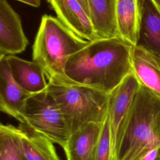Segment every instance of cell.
Listing matches in <instances>:
<instances>
[{"instance_id": "obj_12", "label": "cell", "mask_w": 160, "mask_h": 160, "mask_svg": "<svg viewBox=\"0 0 160 160\" xmlns=\"http://www.w3.org/2000/svg\"><path fill=\"white\" fill-rule=\"evenodd\" d=\"M7 60L14 80L28 93L32 94L46 89V77L42 68L38 62L15 55H7Z\"/></svg>"}, {"instance_id": "obj_23", "label": "cell", "mask_w": 160, "mask_h": 160, "mask_svg": "<svg viewBox=\"0 0 160 160\" xmlns=\"http://www.w3.org/2000/svg\"><path fill=\"white\" fill-rule=\"evenodd\" d=\"M2 123L0 122V126H2Z\"/></svg>"}, {"instance_id": "obj_10", "label": "cell", "mask_w": 160, "mask_h": 160, "mask_svg": "<svg viewBox=\"0 0 160 160\" xmlns=\"http://www.w3.org/2000/svg\"><path fill=\"white\" fill-rule=\"evenodd\" d=\"M132 73L141 85L160 96V56L137 44L131 49Z\"/></svg>"}, {"instance_id": "obj_4", "label": "cell", "mask_w": 160, "mask_h": 160, "mask_svg": "<svg viewBox=\"0 0 160 160\" xmlns=\"http://www.w3.org/2000/svg\"><path fill=\"white\" fill-rule=\"evenodd\" d=\"M85 40L66 27L58 18L44 14L32 45V61L43 69L48 79L64 75L69 58L84 47Z\"/></svg>"}, {"instance_id": "obj_21", "label": "cell", "mask_w": 160, "mask_h": 160, "mask_svg": "<svg viewBox=\"0 0 160 160\" xmlns=\"http://www.w3.org/2000/svg\"><path fill=\"white\" fill-rule=\"evenodd\" d=\"M151 1L160 12V0H151Z\"/></svg>"}, {"instance_id": "obj_8", "label": "cell", "mask_w": 160, "mask_h": 160, "mask_svg": "<svg viewBox=\"0 0 160 160\" xmlns=\"http://www.w3.org/2000/svg\"><path fill=\"white\" fill-rule=\"evenodd\" d=\"M30 95L14 80L7 55L0 53V111L22 123L26 102Z\"/></svg>"}, {"instance_id": "obj_13", "label": "cell", "mask_w": 160, "mask_h": 160, "mask_svg": "<svg viewBox=\"0 0 160 160\" xmlns=\"http://www.w3.org/2000/svg\"><path fill=\"white\" fill-rule=\"evenodd\" d=\"M115 18L118 36L137 45L141 22V0H115Z\"/></svg>"}, {"instance_id": "obj_14", "label": "cell", "mask_w": 160, "mask_h": 160, "mask_svg": "<svg viewBox=\"0 0 160 160\" xmlns=\"http://www.w3.org/2000/svg\"><path fill=\"white\" fill-rule=\"evenodd\" d=\"M89 16L98 38L119 37L115 18V0H87Z\"/></svg>"}, {"instance_id": "obj_3", "label": "cell", "mask_w": 160, "mask_h": 160, "mask_svg": "<svg viewBox=\"0 0 160 160\" xmlns=\"http://www.w3.org/2000/svg\"><path fill=\"white\" fill-rule=\"evenodd\" d=\"M48 91L59 106L70 133L91 122H103L109 94L70 80L65 75L48 79Z\"/></svg>"}, {"instance_id": "obj_6", "label": "cell", "mask_w": 160, "mask_h": 160, "mask_svg": "<svg viewBox=\"0 0 160 160\" xmlns=\"http://www.w3.org/2000/svg\"><path fill=\"white\" fill-rule=\"evenodd\" d=\"M140 87V82L132 72L109 93L108 119L111 134L112 160L115 159L117 142L122 126Z\"/></svg>"}, {"instance_id": "obj_1", "label": "cell", "mask_w": 160, "mask_h": 160, "mask_svg": "<svg viewBox=\"0 0 160 160\" xmlns=\"http://www.w3.org/2000/svg\"><path fill=\"white\" fill-rule=\"evenodd\" d=\"M132 46L119 37L89 41L69 58L64 75L72 81L109 94L132 72Z\"/></svg>"}, {"instance_id": "obj_5", "label": "cell", "mask_w": 160, "mask_h": 160, "mask_svg": "<svg viewBox=\"0 0 160 160\" xmlns=\"http://www.w3.org/2000/svg\"><path fill=\"white\" fill-rule=\"evenodd\" d=\"M22 119V124L65 148L71 133L59 106L47 88L29 96Z\"/></svg>"}, {"instance_id": "obj_17", "label": "cell", "mask_w": 160, "mask_h": 160, "mask_svg": "<svg viewBox=\"0 0 160 160\" xmlns=\"http://www.w3.org/2000/svg\"><path fill=\"white\" fill-rule=\"evenodd\" d=\"M0 160H27L22 151L18 127L11 124L0 126Z\"/></svg>"}, {"instance_id": "obj_7", "label": "cell", "mask_w": 160, "mask_h": 160, "mask_svg": "<svg viewBox=\"0 0 160 160\" xmlns=\"http://www.w3.org/2000/svg\"><path fill=\"white\" fill-rule=\"evenodd\" d=\"M28 44L19 15L6 0H0V53L19 54Z\"/></svg>"}, {"instance_id": "obj_20", "label": "cell", "mask_w": 160, "mask_h": 160, "mask_svg": "<svg viewBox=\"0 0 160 160\" xmlns=\"http://www.w3.org/2000/svg\"><path fill=\"white\" fill-rule=\"evenodd\" d=\"M78 2L82 6L83 9L89 15V9H88V4L87 0H77Z\"/></svg>"}, {"instance_id": "obj_15", "label": "cell", "mask_w": 160, "mask_h": 160, "mask_svg": "<svg viewBox=\"0 0 160 160\" xmlns=\"http://www.w3.org/2000/svg\"><path fill=\"white\" fill-rule=\"evenodd\" d=\"M19 129L21 146L27 160H61L54 143L22 123Z\"/></svg>"}, {"instance_id": "obj_18", "label": "cell", "mask_w": 160, "mask_h": 160, "mask_svg": "<svg viewBox=\"0 0 160 160\" xmlns=\"http://www.w3.org/2000/svg\"><path fill=\"white\" fill-rule=\"evenodd\" d=\"M94 160H112L111 140L108 115L102 124Z\"/></svg>"}, {"instance_id": "obj_9", "label": "cell", "mask_w": 160, "mask_h": 160, "mask_svg": "<svg viewBox=\"0 0 160 160\" xmlns=\"http://www.w3.org/2000/svg\"><path fill=\"white\" fill-rule=\"evenodd\" d=\"M58 18L81 38L91 41L98 38L88 14L77 0H47Z\"/></svg>"}, {"instance_id": "obj_19", "label": "cell", "mask_w": 160, "mask_h": 160, "mask_svg": "<svg viewBox=\"0 0 160 160\" xmlns=\"http://www.w3.org/2000/svg\"><path fill=\"white\" fill-rule=\"evenodd\" d=\"M16 1H20L26 4H28L29 6L35 7V8L39 7L41 2V0H16Z\"/></svg>"}, {"instance_id": "obj_2", "label": "cell", "mask_w": 160, "mask_h": 160, "mask_svg": "<svg viewBox=\"0 0 160 160\" xmlns=\"http://www.w3.org/2000/svg\"><path fill=\"white\" fill-rule=\"evenodd\" d=\"M160 147V96L141 85L122 126L114 160H138Z\"/></svg>"}, {"instance_id": "obj_22", "label": "cell", "mask_w": 160, "mask_h": 160, "mask_svg": "<svg viewBox=\"0 0 160 160\" xmlns=\"http://www.w3.org/2000/svg\"><path fill=\"white\" fill-rule=\"evenodd\" d=\"M156 160H160V155H159V157H158V159H156Z\"/></svg>"}, {"instance_id": "obj_16", "label": "cell", "mask_w": 160, "mask_h": 160, "mask_svg": "<svg viewBox=\"0 0 160 160\" xmlns=\"http://www.w3.org/2000/svg\"><path fill=\"white\" fill-rule=\"evenodd\" d=\"M141 22L138 44L160 56V12L151 0H141Z\"/></svg>"}, {"instance_id": "obj_11", "label": "cell", "mask_w": 160, "mask_h": 160, "mask_svg": "<svg viewBox=\"0 0 160 160\" xmlns=\"http://www.w3.org/2000/svg\"><path fill=\"white\" fill-rule=\"evenodd\" d=\"M103 122L89 123L71 134L64 149L66 160H94Z\"/></svg>"}]
</instances>
